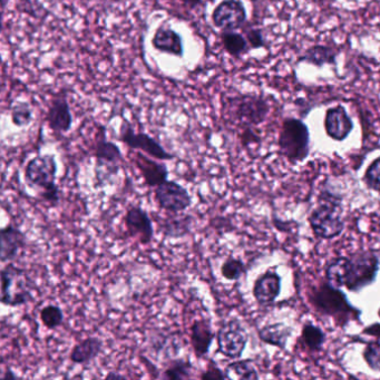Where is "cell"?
<instances>
[{
    "label": "cell",
    "instance_id": "obj_16",
    "mask_svg": "<svg viewBox=\"0 0 380 380\" xmlns=\"http://www.w3.org/2000/svg\"><path fill=\"white\" fill-rule=\"evenodd\" d=\"M324 128L329 138L334 140H344L351 133L354 123L344 106L337 105L326 112Z\"/></svg>",
    "mask_w": 380,
    "mask_h": 380
},
{
    "label": "cell",
    "instance_id": "obj_9",
    "mask_svg": "<svg viewBox=\"0 0 380 380\" xmlns=\"http://www.w3.org/2000/svg\"><path fill=\"white\" fill-rule=\"evenodd\" d=\"M247 332L237 319L223 322L217 332V350L229 359H239L247 344Z\"/></svg>",
    "mask_w": 380,
    "mask_h": 380
},
{
    "label": "cell",
    "instance_id": "obj_35",
    "mask_svg": "<svg viewBox=\"0 0 380 380\" xmlns=\"http://www.w3.org/2000/svg\"><path fill=\"white\" fill-rule=\"evenodd\" d=\"M200 379L212 380V379H227L225 370L221 369L213 360H209L205 367V371H202L199 376Z\"/></svg>",
    "mask_w": 380,
    "mask_h": 380
},
{
    "label": "cell",
    "instance_id": "obj_29",
    "mask_svg": "<svg viewBox=\"0 0 380 380\" xmlns=\"http://www.w3.org/2000/svg\"><path fill=\"white\" fill-rule=\"evenodd\" d=\"M41 322L48 330L58 329L64 324L65 314L63 309L56 304H47L41 310Z\"/></svg>",
    "mask_w": 380,
    "mask_h": 380
},
{
    "label": "cell",
    "instance_id": "obj_22",
    "mask_svg": "<svg viewBox=\"0 0 380 380\" xmlns=\"http://www.w3.org/2000/svg\"><path fill=\"white\" fill-rule=\"evenodd\" d=\"M156 223L164 237H170V239H179V237H187L191 232L193 217L191 215L178 217L175 213L172 217L158 220Z\"/></svg>",
    "mask_w": 380,
    "mask_h": 380
},
{
    "label": "cell",
    "instance_id": "obj_30",
    "mask_svg": "<svg viewBox=\"0 0 380 380\" xmlns=\"http://www.w3.org/2000/svg\"><path fill=\"white\" fill-rule=\"evenodd\" d=\"M11 122L17 128H26L33 122V110L29 103L19 102L11 110Z\"/></svg>",
    "mask_w": 380,
    "mask_h": 380
},
{
    "label": "cell",
    "instance_id": "obj_12",
    "mask_svg": "<svg viewBox=\"0 0 380 380\" xmlns=\"http://www.w3.org/2000/svg\"><path fill=\"white\" fill-rule=\"evenodd\" d=\"M211 19L217 29L237 31L247 21V11L241 0H223L215 8Z\"/></svg>",
    "mask_w": 380,
    "mask_h": 380
},
{
    "label": "cell",
    "instance_id": "obj_1",
    "mask_svg": "<svg viewBox=\"0 0 380 380\" xmlns=\"http://www.w3.org/2000/svg\"><path fill=\"white\" fill-rule=\"evenodd\" d=\"M56 156L54 154H43L31 158L26 164V183L38 191L39 197L45 203L56 207L61 202V191L57 185Z\"/></svg>",
    "mask_w": 380,
    "mask_h": 380
},
{
    "label": "cell",
    "instance_id": "obj_10",
    "mask_svg": "<svg viewBox=\"0 0 380 380\" xmlns=\"http://www.w3.org/2000/svg\"><path fill=\"white\" fill-rule=\"evenodd\" d=\"M154 200L160 209L172 215L187 211L193 203L189 190L169 179L154 188Z\"/></svg>",
    "mask_w": 380,
    "mask_h": 380
},
{
    "label": "cell",
    "instance_id": "obj_2",
    "mask_svg": "<svg viewBox=\"0 0 380 380\" xmlns=\"http://www.w3.org/2000/svg\"><path fill=\"white\" fill-rule=\"evenodd\" d=\"M1 277V304L17 308L25 306L35 299L34 292L36 284L31 280L27 271L9 262L0 272Z\"/></svg>",
    "mask_w": 380,
    "mask_h": 380
},
{
    "label": "cell",
    "instance_id": "obj_32",
    "mask_svg": "<svg viewBox=\"0 0 380 380\" xmlns=\"http://www.w3.org/2000/svg\"><path fill=\"white\" fill-rule=\"evenodd\" d=\"M302 338L307 346L312 350H319L324 342V334L319 327L306 324L302 330Z\"/></svg>",
    "mask_w": 380,
    "mask_h": 380
},
{
    "label": "cell",
    "instance_id": "obj_36",
    "mask_svg": "<svg viewBox=\"0 0 380 380\" xmlns=\"http://www.w3.org/2000/svg\"><path fill=\"white\" fill-rule=\"evenodd\" d=\"M245 38H247V43L250 45V48L258 49L266 45V41L263 38L262 31L260 29H247Z\"/></svg>",
    "mask_w": 380,
    "mask_h": 380
},
{
    "label": "cell",
    "instance_id": "obj_7",
    "mask_svg": "<svg viewBox=\"0 0 380 380\" xmlns=\"http://www.w3.org/2000/svg\"><path fill=\"white\" fill-rule=\"evenodd\" d=\"M233 118L242 125H259L266 120L270 108L266 100L255 95H241L227 102Z\"/></svg>",
    "mask_w": 380,
    "mask_h": 380
},
{
    "label": "cell",
    "instance_id": "obj_6",
    "mask_svg": "<svg viewBox=\"0 0 380 380\" xmlns=\"http://www.w3.org/2000/svg\"><path fill=\"white\" fill-rule=\"evenodd\" d=\"M312 302L318 310L342 320V324L351 318H358L360 312L348 302L347 297L332 284H322L312 297Z\"/></svg>",
    "mask_w": 380,
    "mask_h": 380
},
{
    "label": "cell",
    "instance_id": "obj_38",
    "mask_svg": "<svg viewBox=\"0 0 380 380\" xmlns=\"http://www.w3.org/2000/svg\"><path fill=\"white\" fill-rule=\"evenodd\" d=\"M180 1L188 6V7L191 8V9L199 7L203 4V0H180Z\"/></svg>",
    "mask_w": 380,
    "mask_h": 380
},
{
    "label": "cell",
    "instance_id": "obj_8",
    "mask_svg": "<svg viewBox=\"0 0 380 380\" xmlns=\"http://www.w3.org/2000/svg\"><path fill=\"white\" fill-rule=\"evenodd\" d=\"M118 140L132 150L143 152L146 155L156 158L158 161H172L175 158L173 154L166 151L160 142L144 132H135L128 120H123L120 128Z\"/></svg>",
    "mask_w": 380,
    "mask_h": 380
},
{
    "label": "cell",
    "instance_id": "obj_27",
    "mask_svg": "<svg viewBox=\"0 0 380 380\" xmlns=\"http://www.w3.org/2000/svg\"><path fill=\"white\" fill-rule=\"evenodd\" d=\"M348 271H349V258L336 259L327 267V280L334 288H340L346 284Z\"/></svg>",
    "mask_w": 380,
    "mask_h": 380
},
{
    "label": "cell",
    "instance_id": "obj_14",
    "mask_svg": "<svg viewBox=\"0 0 380 380\" xmlns=\"http://www.w3.org/2000/svg\"><path fill=\"white\" fill-rule=\"evenodd\" d=\"M25 233L13 223L7 225L0 231V261L9 263L19 258V253L26 247Z\"/></svg>",
    "mask_w": 380,
    "mask_h": 380
},
{
    "label": "cell",
    "instance_id": "obj_5",
    "mask_svg": "<svg viewBox=\"0 0 380 380\" xmlns=\"http://www.w3.org/2000/svg\"><path fill=\"white\" fill-rule=\"evenodd\" d=\"M309 130L304 122L297 118H287L279 136L281 153L294 163L304 161L309 154Z\"/></svg>",
    "mask_w": 380,
    "mask_h": 380
},
{
    "label": "cell",
    "instance_id": "obj_40",
    "mask_svg": "<svg viewBox=\"0 0 380 380\" xmlns=\"http://www.w3.org/2000/svg\"><path fill=\"white\" fill-rule=\"evenodd\" d=\"M118 378H126L124 375H118V374L110 373L105 376V379H118Z\"/></svg>",
    "mask_w": 380,
    "mask_h": 380
},
{
    "label": "cell",
    "instance_id": "obj_21",
    "mask_svg": "<svg viewBox=\"0 0 380 380\" xmlns=\"http://www.w3.org/2000/svg\"><path fill=\"white\" fill-rule=\"evenodd\" d=\"M103 347L104 342L101 338H85L82 342L75 344L69 355V359L76 365H90L91 362L94 361L100 356Z\"/></svg>",
    "mask_w": 380,
    "mask_h": 380
},
{
    "label": "cell",
    "instance_id": "obj_28",
    "mask_svg": "<svg viewBox=\"0 0 380 380\" xmlns=\"http://www.w3.org/2000/svg\"><path fill=\"white\" fill-rule=\"evenodd\" d=\"M227 379H258V371L250 360H240V361L231 362L225 367Z\"/></svg>",
    "mask_w": 380,
    "mask_h": 380
},
{
    "label": "cell",
    "instance_id": "obj_23",
    "mask_svg": "<svg viewBox=\"0 0 380 380\" xmlns=\"http://www.w3.org/2000/svg\"><path fill=\"white\" fill-rule=\"evenodd\" d=\"M336 58H337V51H334V48L324 45H316L310 47L302 55V58H299V61H307L308 64L322 67L327 64H336Z\"/></svg>",
    "mask_w": 380,
    "mask_h": 380
},
{
    "label": "cell",
    "instance_id": "obj_4",
    "mask_svg": "<svg viewBox=\"0 0 380 380\" xmlns=\"http://www.w3.org/2000/svg\"><path fill=\"white\" fill-rule=\"evenodd\" d=\"M310 225L314 235L322 239H332L339 235L344 230L339 200L328 192L322 194L319 205L310 215Z\"/></svg>",
    "mask_w": 380,
    "mask_h": 380
},
{
    "label": "cell",
    "instance_id": "obj_11",
    "mask_svg": "<svg viewBox=\"0 0 380 380\" xmlns=\"http://www.w3.org/2000/svg\"><path fill=\"white\" fill-rule=\"evenodd\" d=\"M379 261L376 255L369 252L359 253L349 258L346 284L348 290L359 291L371 284L377 276Z\"/></svg>",
    "mask_w": 380,
    "mask_h": 380
},
{
    "label": "cell",
    "instance_id": "obj_13",
    "mask_svg": "<svg viewBox=\"0 0 380 380\" xmlns=\"http://www.w3.org/2000/svg\"><path fill=\"white\" fill-rule=\"evenodd\" d=\"M128 235L136 239L142 245H150L154 240L153 220L148 215L146 210L138 205H132L126 211L124 217Z\"/></svg>",
    "mask_w": 380,
    "mask_h": 380
},
{
    "label": "cell",
    "instance_id": "obj_33",
    "mask_svg": "<svg viewBox=\"0 0 380 380\" xmlns=\"http://www.w3.org/2000/svg\"><path fill=\"white\" fill-rule=\"evenodd\" d=\"M364 358L371 369L380 371V342H369L364 352Z\"/></svg>",
    "mask_w": 380,
    "mask_h": 380
},
{
    "label": "cell",
    "instance_id": "obj_26",
    "mask_svg": "<svg viewBox=\"0 0 380 380\" xmlns=\"http://www.w3.org/2000/svg\"><path fill=\"white\" fill-rule=\"evenodd\" d=\"M290 334V328L281 324H270L259 330V337L262 342L279 348H284Z\"/></svg>",
    "mask_w": 380,
    "mask_h": 380
},
{
    "label": "cell",
    "instance_id": "obj_31",
    "mask_svg": "<svg viewBox=\"0 0 380 380\" xmlns=\"http://www.w3.org/2000/svg\"><path fill=\"white\" fill-rule=\"evenodd\" d=\"M221 274L227 281H237L245 272V266L240 259L229 257L221 266Z\"/></svg>",
    "mask_w": 380,
    "mask_h": 380
},
{
    "label": "cell",
    "instance_id": "obj_18",
    "mask_svg": "<svg viewBox=\"0 0 380 380\" xmlns=\"http://www.w3.org/2000/svg\"><path fill=\"white\" fill-rule=\"evenodd\" d=\"M152 46L154 49L182 58L184 56V43L181 35L168 26H160L152 37Z\"/></svg>",
    "mask_w": 380,
    "mask_h": 380
},
{
    "label": "cell",
    "instance_id": "obj_17",
    "mask_svg": "<svg viewBox=\"0 0 380 380\" xmlns=\"http://www.w3.org/2000/svg\"><path fill=\"white\" fill-rule=\"evenodd\" d=\"M215 338V332L207 319H197L190 327V342L197 359L207 357Z\"/></svg>",
    "mask_w": 380,
    "mask_h": 380
},
{
    "label": "cell",
    "instance_id": "obj_19",
    "mask_svg": "<svg viewBox=\"0 0 380 380\" xmlns=\"http://www.w3.org/2000/svg\"><path fill=\"white\" fill-rule=\"evenodd\" d=\"M46 122L53 132L58 134L68 133L73 126V115L65 97H57L51 101Z\"/></svg>",
    "mask_w": 380,
    "mask_h": 380
},
{
    "label": "cell",
    "instance_id": "obj_41",
    "mask_svg": "<svg viewBox=\"0 0 380 380\" xmlns=\"http://www.w3.org/2000/svg\"><path fill=\"white\" fill-rule=\"evenodd\" d=\"M8 0H1V8H3V11H6V6H7Z\"/></svg>",
    "mask_w": 380,
    "mask_h": 380
},
{
    "label": "cell",
    "instance_id": "obj_3",
    "mask_svg": "<svg viewBox=\"0 0 380 380\" xmlns=\"http://www.w3.org/2000/svg\"><path fill=\"white\" fill-rule=\"evenodd\" d=\"M123 162L124 158L120 148L106 138L105 128L101 126L95 146V189H103L111 185L120 173Z\"/></svg>",
    "mask_w": 380,
    "mask_h": 380
},
{
    "label": "cell",
    "instance_id": "obj_25",
    "mask_svg": "<svg viewBox=\"0 0 380 380\" xmlns=\"http://www.w3.org/2000/svg\"><path fill=\"white\" fill-rule=\"evenodd\" d=\"M221 41L227 54L237 58L247 54L250 48L247 38L243 36L242 34L237 33L235 31H223L221 34Z\"/></svg>",
    "mask_w": 380,
    "mask_h": 380
},
{
    "label": "cell",
    "instance_id": "obj_24",
    "mask_svg": "<svg viewBox=\"0 0 380 380\" xmlns=\"http://www.w3.org/2000/svg\"><path fill=\"white\" fill-rule=\"evenodd\" d=\"M194 366L189 359L175 358L170 360L160 378L165 380H183L193 377Z\"/></svg>",
    "mask_w": 380,
    "mask_h": 380
},
{
    "label": "cell",
    "instance_id": "obj_39",
    "mask_svg": "<svg viewBox=\"0 0 380 380\" xmlns=\"http://www.w3.org/2000/svg\"><path fill=\"white\" fill-rule=\"evenodd\" d=\"M17 378H19V375L14 373L11 368H8V369L6 370L5 374L1 376V379L3 380L17 379Z\"/></svg>",
    "mask_w": 380,
    "mask_h": 380
},
{
    "label": "cell",
    "instance_id": "obj_20",
    "mask_svg": "<svg viewBox=\"0 0 380 380\" xmlns=\"http://www.w3.org/2000/svg\"><path fill=\"white\" fill-rule=\"evenodd\" d=\"M280 277L276 272L268 271L255 281L253 296L260 304H271L280 294Z\"/></svg>",
    "mask_w": 380,
    "mask_h": 380
},
{
    "label": "cell",
    "instance_id": "obj_34",
    "mask_svg": "<svg viewBox=\"0 0 380 380\" xmlns=\"http://www.w3.org/2000/svg\"><path fill=\"white\" fill-rule=\"evenodd\" d=\"M365 181L369 189L380 192V158L370 164L366 171Z\"/></svg>",
    "mask_w": 380,
    "mask_h": 380
},
{
    "label": "cell",
    "instance_id": "obj_15",
    "mask_svg": "<svg viewBox=\"0 0 380 380\" xmlns=\"http://www.w3.org/2000/svg\"><path fill=\"white\" fill-rule=\"evenodd\" d=\"M133 161L148 188L158 187L169 178V169L166 164L156 161V158L145 155L143 152H136Z\"/></svg>",
    "mask_w": 380,
    "mask_h": 380
},
{
    "label": "cell",
    "instance_id": "obj_42",
    "mask_svg": "<svg viewBox=\"0 0 380 380\" xmlns=\"http://www.w3.org/2000/svg\"><path fill=\"white\" fill-rule=\"evenodd\" d=\"M379 316H380V310H379Z\"/></svg>",
    "mask_w": 380,
    "mask_h": 380
},
{
    "label": "cell",
    "instance_id": "obj_37",
    "mask_svg": "<svg viewBox=\"0 0 380 380\" xmlns=\"http://www.w3.org/2000/svg\"><path fill=\"white\" fill-rule=\"evenodd\" d=\"M364 332L371 334V336H376V337H380V324H375L373 326L367 327Z\"/></svg>",
    "mask_w": 380,
    "mask_h": 380
}]
</instances>
